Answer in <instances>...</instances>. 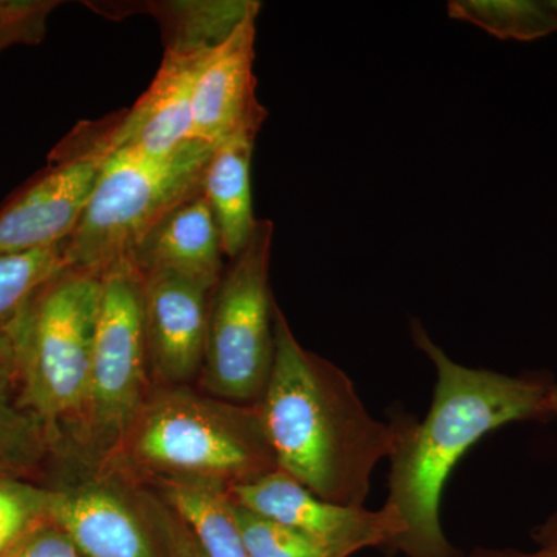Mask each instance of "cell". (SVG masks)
Instances as JSON below:
<instances>
[{
  "mask_svg": "<svg viewBox=\"0 0 557 557\" xmlns=\"http://www.w3.org/2000/svg\"><path fill=\"white\" fill-rule=\"evenodd\" d=\"M274 225L259 220L247 245L228 260L211 295L205 369L212 394L258 405L274 362L270 260Z\"/></svg>",
  "mask_w": 557,
  "mask_h": 557,
  "instance_id": "8992f818",
  "label": "cell"
},
{
  "mask_svg": "<svg viewBox=\"0 0 557 557\" xmlns=\"http://www.w3.org/2000/svg\"><path fill=\"white\" fill-rule=\"evenodd\" d=\"M468 557H557L547 549L539 548L537 552L525 553L518 549H487L475 548Z\"/></svg>",
  "mask_w": 557,
  "mask_h": 557,
  "instance_id": "4316f807",
  "label": "cell"
},
{
  "mask_svg": "<svg viewBox=\"0 0 557 557\" xmlns=\"http://www.w3.org/2000/svg\"><path fill=\"white\" fill-rule=\"evenodd\" d=\"M448 14L504 40L530 42L557 33L549 0H453Z\"/></svg>",
  "mask_w": 557,
  "mask_h": 557,
  "instance_id": "d6986e66",
  "label": "cell"
},
{
  "mask_svg": "<svg viewBox=\"0 0 557 557\" xmlns=\"http://www.w3.org/2000/svg\"><path fill=\"white\" fill-rule=\"evenodd\" d=\"M141 277L146 338L153 369L172 383L193 379L205 361L214 289L160 271Z\"/></svg>",
  "mask_w": 557,
  "mask_h": 557,
  "instance_id": "7c38bea8",
  "label": "cell"
},
{
  "mask_svg": "<svg viewBox=\"0 0 557 557\" xmlns=\"http://www.w3.org/2000/svg\"><path fill=\"white\" fill-rule=\"evenodd\" d=\"M58 0H0V54L14 46H38Z\"/></svg>",
  "mask_w": 557,
  "mask_h": 557,
  "instance_id": "603a6c76",
  "label": "cell"
},
{
  "mask_svg": "<svg viewBox=\"0 0 557 557\" xmlns=\"http://www.w3.org/2000/svg\"><path fill=\"white\" fill-rule=\"evenodd\" d=\"M100 163L49 161L0 208V258L60 245L78 225Z\"/></svg>",
  "mask_w": 557,
  "mask_h": 557,
  "instance_id": "30bf717a",
  "label": "cell"
},
{
  "mask_svg": "<svg viewBox=\"0 0 557 557\" xmlns=\"http://www.w3.org/2000/svg\"><path fill=\"white\" fill-rule=\"evenodd\" d=\"M101 274L65 267L35 293L17 330L14 383L53 440L86 412Z\"/></svg>",
  "mask_w": 557,
  "mask_h": 557,
  "instance_id": "3957f363",
  "label": "cell"
},
{
  "mask_svg": "<svg viewBox=\"0 0 557 557\" xmlns=\"http://www.w3.org/2000/svg\"><path fill=\"white\" fill-rule=\"evenodd\" d=\"M208 54L164 53L149 89L131 109L95 123H81L53 149L54 156L98 163L113 152H134L152 159L171 156L194 139V83Z\"/></svg>",
  "mask_w": 557,
  "mask_h": 557,
  "instance_id": "ba28073f",
  "label": "cell"
},
{
  "mask_svg": "<svg viewBox=\"0 0 557 557\" xmlns=\"http://www.w3.org/2000/svg\"><path fill=\"white\" fill-rule=\"evenodd\" d=\"M47 518L83 557H159L137 515L106 487L50 490Z\"/></svg>",
  "mask_w": 557,
  "mask_h": 557,
  "instance_id": "5bb4252c",
  "label": "cell"
},
{
  "mask_svg": "<svg viewBox=\"0 0 557 557\" xmlns=\"http://www.w3.org/2000/svg\"><path fill=\"white\" fill-rule=\"evenodd\" d=\"M262 126L248 124L214 146L201 180V193L214 212L228 260L244 249L258 223L252 211L251 161Z\"/></svg>",
  "mask_w": 557,
  "mask_h": 557,
  "instance_id": "2e32d148",
  "label": "cell"
},
{
  "mask_svg": "<svg viewBox=\"0 0 557 557\" xmlns=\"http://www.w3.org/2000/svg\"><path fill=\"white\" fill-rule=\"evenodd\" d=\"M49 442L46 426L22 406L14 380L0 376V478L30 474Z\"/></svg>",
  "mask_w": 557,
  "mask_h": 557,
  "instance_id": "ffe728a7",
  "label": "cell"
},
{
  "mask_svg": "<svg viewBox=\"0 0 557 557\" xmlns=\"http://www.w3.org/2000/svg\"><path fill=\"white\" fill-rule=\"evenodd\" d=\"M548 413L549 418H557V383L553 386L548 397Z\"/></svg>",
  "mask_w": 557,
  "mask_h": 557,
  "instance_id": "83f0119b",
  "label": "cell"
},
{
  "mask_svg": "<svg viewBox=\"0 0 557 557\" xmlns=\"http://www.w3.org/2000/svg\"><path fill=\"white\" fill-rule=\"evenodd\" d=\"M413 344L437 372L426 418L403 417V434L391 460L387 507L401 520L392 548L408 557H458L440 523V504L453 469L490 432L518 421L549 420L555 381L547 372L509 376L467 368L437 346L420 321H412Z\"/></svg>",
  "mask_w": 557,
  "mask_h": 557,
  "instance_id": "6da1fadb",
  "label": "cell"
},
{
  "mask_svg": "<svg viewBox=\"0 0 557 557\" xmlns=\"http://www.w3.org/2000/svg\"><path fill=\"white\" fill-rule=\"evenodd\" d=\"M225 252L211 205L201 189L168 212L143 237L127 262L139 274L171 273L218 287Z\"/></svg>",
  "mask_w": 557,
  "mask_h": 557,
  "instance_id": "4fadbf2b",
  "label": "cell"
},
{
  "mask_svg": "<svg viewBox=\"0 0 557 557\" xmlns=\"http://www.w3.org/2000/svg\"><path fill=\"white\" fill-rule=\"evenodd\" d=\"M234 512L248 557H330L311 539L276 520L249 511L236 502Z\"/></svg>",
  "mask_w": 557,
  "mask_h": 557,
  "instance_id": "44dd1931",
  "label": "cell"
},
{
  "mask_svg": "<svg viewBox=\"0 0 557 557\" xmlns=\"http://www.w3.org/2000/svg\"><path fill=\"white\" fill-rule=\"evenodd\" d=\"M50 490L24 479L0 478V557L47 518Z\"/></svg>",
  "mask_w": 557,
  "mask_h": 557,
  "instance_id": "7402d4cb",
  "label": "cell"
},
{
  "mask_svg": "<svg viewBox=\"0 0 557 557\" xmlns=\"http://www.w3.org/2000/svg\"><path fill=\"white\" fill-rule=\"evenodd\" d=\"M549 5L553 7V10H555L557 14V0H549Z\"/></svg>",
  "mask_w": 557,
  "mask_h": 557,
  "instance_id": "f1b7e54d",
  "label": "cell"
},
{
  "mask_svg": "<svg viewBox=\"0 0 557 557\" xmlns=\"http://www.w3.org/2000/svg\"><path fill=\"white\" fill-rule=\"evenodd\" d=\"M148 361L143 277L123 260L101 273L84 412L97 437L113 440L131 429L141 410Z\"/></svg>",
  "mask_w": 557,
  "mask_h": 557,
  "instance_id": "52a82bcc",
  "label": "cell"
},
{
  "mask_svg": "<svg viewBox=\"0 0 557 557\" xmlns=\"http://www.w3.org/2000/svg\"><path fill=\"white\" fill-rule=\"evenodd\" d=\"M65 267L64 242L0 258V376L14 380V350L25 309L35 293Z\"/></svg>",
  "mask_w": 557,
  "mask_h": 557,
  "instance_id": "ac0fdd59",
  "label": "cell"
},
{
  "mask_svg": "<svg viewBox=\"0 0 557 557\" xmlns=\"http://www.w3.org/2000/svg\"><path fill=\"white\" fill-rule=\"evenodd\" d=\"M212 150L190 139L163 159L134 152L104 157L78 225L64 242L67 267L101 274L129 259L168 212L199 193Z\"/></svg>",
  "mask_w": 557,
  "mask_h": 557,
  "instance_id": "277c9868",
  "label": "cell"
},
{
  "mask_svg": "<svg viewBox=\"0 0 557 557\" xmlns=\"http://www.w3.org/2000/svg\"><path fill=\"white\" fill-rule=\"evenodd\" d=\"M531 536L536 541L539 548L547 549L557 556V511L553 512L544 523L534 528Z\"/></svg>",
  "mask_w": 557,
  "mask_h": 557,
  "instance_id": "484cf974",
  "label": "cell"
},
{
  "mask_svg": "<svg viewBox=\"0 0 557 557\" xmlns=\"http://www.w3.org/2000/svg\"><path fill=\"white\" fill-rule=\"evenodd\" d=\"M2 557H83L67 534L49 518L30 528Z\"/></svg>",
  "mask_w": 557,
  "mask_h": 557,
  "instance_id": "cb8c5ba5",
  "label": "cell"
},
{
  "mask_svg": "<svg viewBox=\"0 0 557 557\" xmlns=\"http://www.w3.org/2000/svg\"><path fill=\"white\" fill-rule=\"evenodd\" d=\"M95 13L112 20L145 13L156 17L163 33L164 53L203 57L222 46L251 14L255 0H157V2H86Z\"/></svg>",
  "mask_w": 557,
  "mask_h": 557,
  "instance_id": "9a60e30c",
  "label": "cell"
},
{
  "mask_svg": "<svg viewBox=\"0 0 557 557\" xmlns=\"http://www.w3.org/2000/svg\"><path fill=\"white\" fill-rule=\"evenodd\" d=\"M163 530L170 557H207L188 528L183 527L182 523L166 519Z\"/></svg>",
  "mask_w": 557,
  "mask_h": 557,
  "instance_id": "d4e9b609",
  "label": "cell"
},
{
  "mask_svg": "<svg viewBox=\"0 0 557 557\" xmlns=\"http://www.w3.org/2000/svg\"><path fill=\"white\" fill-rule=\"evenodd\" d=\"M132 456L172 479L233 486L277 469L258 408L208 406L188 395H163L131 426Z\"/></svg>",
  "mask_w": 557,
  "mask_h": 557,
  "instance_id": "5b68a950",
  "label": "cell"
},
{
  "mask_svg": "<svg viewBox=\"0 0 557 557\" xmlns=\"http://www.w3.org/2000/svg\"><path fill=\"white\" fill-rule=\"evenodd\" d=\"M251 14L200 64L193 91V138L218 146L251 123H265L255 76L256 20Z\"/></svg>",
  "mask_w": 557,
  "mask_h": 557,
  "instance_id": "8fae6325",
  "label": "cell"
},
{
  "mask_svg": "<svg viewBox=\"0 0 557 557\" xmlns=\"http://www.w3.org/2000/svg\"><path fill=\"white\" fill-rule=\"evenodd\" d=\"M274 341L256 408L278 471L322 500L362 507L376 465L401 440L403 417L383 423L370 416L346 373L300 346L278 309Z\"/></svg>",
  "mask_w": 557,
  "mask_h": 557,
  "instance_id": "7a4b0ae2",
  "label": "cell"
},
{
  "mask_svg": "<svg viewBox=\"0 0 557 557\" xmlns=\"http://www.w3.org/2000/svg\"><path fill=\"white\" fill-rule=\"evenodd\" d=\"M230 493L236 504L298 531L330 557H350L370 547L392 548L405 531L397 512L387 505L369 511L332 504L278 469L236 483L230 486Z\"/></svg>",
  "mask_w": 557,
  "mask_h": 557,
  "instance_id": "9c48e42d",
  "label": "cell"
},
{
  "mask_svg": "<svg viewBox=\"0 0 557 557\" xmlns=\"http://www.w3.org/2000/svg\"><path fill=\"white\" fill-rule=\"evenodd\" d=\"M166 496L207 557H248L230 486L211 480L171 479Z\"/></svg>",
  "mask_w": 557,
  "mask_h": 557,
  "instance_id": "e0dca14e",
  "label": "cell"
}]
</instances>
